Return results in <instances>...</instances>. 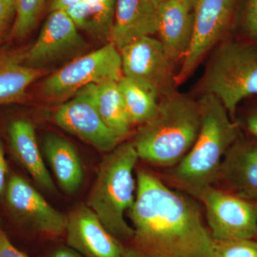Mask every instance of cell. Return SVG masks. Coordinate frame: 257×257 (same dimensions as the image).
<instances>
[{
    "label": "cell",
    "instance_id": "obj_1",
    "mask_svg": "<svg viewBox=\"0 0 257 257\" xmlns=\"http://www.w3.org/2000/svg\"><path fill=\"white\" fill-rule=\"evenodd\" d=\"M127 214L138 257L210 256L214 239L197 204L147 171H139Z\"/></svg>",
    "mask_w": 257,
    "mask_h": 257
},
{
    "label": "cell",
    "instance_id": "obj_2",
    "mask_svg": "<svg viewBox=\"0 0 257 257\" xmlns=\"http://www.w3.org/2000/svg\"><path fill=\"white\" fill-rule=\"evenodd\" d=\"M199 101L177 92L161 98L155 115L140 125L133 142L140 160L175 167L187 155L200 130Z\"/></svg>",
    "mask_w": 257,
    "mask_h": 257
},
{
    "label": "cell",
    "instance_id": "obj_3",
    "mask_svg": "<svg viewBox=\"0 0 257 257\" xmlns=\"http://www.w3.org/2000/svg\"><path fill=\"white\" fill-rule=\"evenodd\" d=\"M199 102L202 121L197 138L173 170L176 180L192 194L213 186L225 155L240 138L239 125L218 98L203 94Z\"/></svg>",
    "mask_w": 257,
    "mask_h": 257
},
{
    "label": "cell",
    "instance_id": "obj_4",
    "mask_svg": "<svg viewBox=\"0 0 257 257\" xmlns=\"http://www.w3.org/2000/svg\"><path fill=\"white\" fill-rule=\"evenodd\" d=\"M140 160L133 142L119 144L101 162L87 207L116 239H133L135 231L125 219L136 197L135 168Z\"/></svg>",
    "mask_w": 257,
    "mask_h": 257
},
{
    "label": "cell",
    "instance_id": "obj_5",
    "mask_svg": "<svg viewBox=\"0 0 257 257\" xmlns=\"http://www.w3.org/2000/svg\"><path fill=\"white\" fill-rule=\"evenodd\" d=\"M202 85L204 94L218 98L234 119L239 103L257 95V46L221 42L214 49Z\"/></svg>",
    "mask_w": 257,
    "mask_h": 257
},
{
    "label": "cell",
    "instance_id": "obj_6",
    "mask_svg": "<svg viewBox=\"0 0 257 257\" xmlns=\"http://www.w3.org/2000/svg\"><path fill=\"white\" fill-rule=\"evenodd\" d=\"M122 77L119 49L109 42L51 74L42 83V92L49 99H62L89 84L119 82Z\"/></svg>",
    "mask_w": 257,
    "mask_h": 257
},
{
    "label": "cell",
    "instance_id": "obj_7",
    "mask_svg": "<svg viewBox=\"0 0 257 257\" xmlns=\"http://www.w3.org/2000/svg\"><path fill=\"white\" fill-rule=\"evenodd\" d=\"M194 194L204 204L215 241L253 239L257 236V204L210 186Z\"/></svg>",
    "mask_w": 257,
    "mask_h": 257
},
{
    "label": "cell",
    "instance_id": "obj_8",
    "mask_svg": "<svg viewBox=\"0 0 257 257\" xmlns=\"http://www.w3.org/2000/svg\"><path fill=\"white\" fill-rule=\"evenodd\" d=\"M123 77L148 86L160 98L177 92L175 62L159 39L140 37L119 50Z\"/></svg>",
    "mask_w": 257,
    "mask_h": 257
},
{
    "label": "cell",
    "instance_id": "obj_9",
    "mask_svg": "<svg viewBox=\"0 0 257 257\" xmlns=\"http://www.w3.org/2000/svg\"><path fill=\"white\" fill-rule=\"evenodd\" d=\"M236 0H198L193 9L194 35L189 52L176 74L177 85L185 82L205 56L222 41L234 16Z\"/></svg>",
    "mask_w": 257,
    "mask_h": 257
},
{
    "label": "cell",
    "instance_id": "obj_10",
    "mask_svg": "<svg viewBox=\"0 0 257 257\" xmlns=\"http://www.w3.org/2000/svg\"><path fill=\"white\" fill-rule=\"evenodd\" d=\"M54 119L57 126L100 152L112 151L122 140L101 119L93 98L92 84L79 89L63 103Z\"/></svg>",
    "mask_w": 257,
    "mask_h": 257
},
{
    "label": "cell",
    "instance_id": "obj_11",
    "mask_svg": "<svg viewBox=\"0 0 257 257\" xmlns=\"http://www.w3.org/2000/svg\"><path fill=\"white\" fill-rule=\"evenodd\" d=\"M88 45L64 10L51 12L36 41L25 50L24 64L43 69L54 62L84 55Z\"/></svg>",
    "mask_w": 257,
    "mask_h": 257
},
{
    "label": "cell",
    "instance_id": "obj_12",
    "mask_svg": "<svg viewBox=\"0 0 257 257\" xmlns=\"http://www.w3.org/2000/svg\"><path fill=\"white\" fill-rule=\"evenodd\" d=\"M6 201L17 219L33 231L55 236L65 233L67 216L20 176L13 175L8 180Z\"/></svg>",
    "mask_w": 257,
    "mask_h": 257
},
{
    "label": "cell",
    "instance_id": "obj_13",
    "mask_svg": "<svg viewBox=\"0 0 257 257\" xmlns=\"http://www.w3.org/2000/svg\"><path fill=\"white\" fill-rule=\"evenodd\" d=\"M67 243L84 257H138L135 250L116 239L87 206L67 216Z\"/></svg>",
    "mask_w": 257,
    "mask_h": 257
},
{
    "label": "cell",
    "instance_id": "obj_14",
    "mask_svg": "<svg viewBox=\"0 0 257 257\" xmlns=\"http://www.w3.org/2000/svg\"><path fill=\"white\" fill-rule=\"evenodd\" d=\"M218 179L232 194L257 204V143L238 139L225 155Z\"/></svg>",
    "mask_w": 257,
    "mask_h": 257
},
{
    "label": "cell",
    "instance_id": "obj_15",
    "mask_svg": "<svg viewBox=\"0 0 257 257\" xmlns=\"http://www.w3.org/2000/svg\"><path fill=\"white\" fill-rule=\"evenodd\" d=\"M194 18L193 10L182 0H167L158 5L159 40L175 63L183 61L192 45Z\"/></svg>",
    "mask_w": 257,
    "mask_h": 257
},
{
    "label": "cell",
    "instance_id": "obj_16",
    "mask_svg": "<svg viewBox=\"0 0 257 257\" xmlns=\"http://www.w3.org/2000/svg\"><path fill=\"white\" fill-rule=\"evenodd\" d=\"M158 5L155 0H116L109 42L119 50L140 37L157 34Z\"/></svg>",
    "mask_w": 257,
    "mask_h": 257
},
{
    "label": "cell",
    "instance_id": "obj_17",
    "mask_svg": "<svg viewBox=\"0 0 257 257\" xmlns=\"http://www.w3.org/2000/svg\"><path fill=\"white\" fill-rule=\"evenodd\" d=\"M8 136L15 156L34 180L47 192H55V185L39 148L33 124L28 120H15L8 126Z\"/></svg>",
    "mask_w": 257,
    "mask_h": 257
},
{
    "label": "cell",
    "instance_id": "obj_18",
    "mask_svg": "<svg viewBox=\"0 0 257 257\" xmlns=\"http://www.w3.org/2000/svg\"><path fill=\"white\" fill-rule=\"evenodd\" d=\"M25 50L0 51V106L23 103L28 88L45 74L24 64Z\"/></svg>",
    "mask_w": 257,
    "mask_h": 257
},
{
    "label": "cell",
    "instance_id": "obj_19",
    "mask_svg": "<svg viewBox=\"0 0 257 257\" xmlns=\"http://www.w3.org/2000/svg\"><path fill=\"white\" fill-rule=\"evenodd\" d=\"M43 152L61 188L69 194L77 192L84 179V169L73 145L60 135L50 134L44 140Z\"/></svg>",
    "mask_w": 257,
    "mask_h": 257
},
{
    "label": "cell",
    "instance_id": "obj_20",
    "mask_svg": "<svg viewBox=\"0 0 257 257\" xmlns=\"http://www.w3.org/2000/svg\"><path fill=\"white\" fill-rule=\"evenodd\" d=\"M92 89L94 103L101 119L113 133L123 140L130 133L133 125L118 82L92 84Z\"/></svg>",
    "mask_w": 257,
    "mask_h": 257
},
{
    "label": "cell",
    "instance_id": "obj_21",
    "mask_svg": "<svg viewBox=\"0 0 257 257\" xmlns=\"http://www.w3.org/2000/svg\"><path fill=\"white\" fill-rule=\"evenodd\" d=\"M132 125H142L155 115L160 98L143 83L122 77L118 82Z\"/></svg>",
    "mask_w": 257,
    "mask_h": 257
},
{
    "label": "cell",
    "instance_id": "obj_22",
    "mask_svg": "<svg viewBox=\"0 0 257 257\" xmlns=\"http://www.w3.org/2000/svg\"><path fill=\"white\" fill-rule=\"evenodd\" d=\"M48 0H16V18L10 38L22 40L36 27Z\"/></svg>",
    "mask_w": 257,
    "mask_h": 257
},
{
    "label": "cell",
    "instance_id": "obj_23",
    "mask_svg": "<svg viewBox=\"0 0 257 257\" xmlns=\"http://www.w3.org/2000/svg\"><path fill=\"white\" fill-rule=\"evenodd\" d=\"M209 257H257V241L254 239L214 240Z\"/></svg>",
    "mask_w": 257,
    "mask_h": 257
},
{
    "label": "cell",
    "instance_id": "obj_24",
    "mask_svg": "<svg viewBox=\"0 0 257 257\" xmlns=\"http://www.w3.org/2000/svg\"><path fill=\"white\" fill-rule=\"evenodd\" d=\"M16 18V0H0V42L9 37Z\"/></svg>",
    "mask_w": 257,
    "mask_h": 257
},
{
    "label": "cell",
    "instance_id": "obj_25",
    "mask_svg": "<svg viewBox=\"0 0 257 257\" xmlns=\"http://www.w3.org/2000/svg\"><path fill=\"white\" fill-rule=\"evenodd\" d=\"M243 27L246 35L257 42V0H246Z\"/></svg>",
    "mask_w": 257,
    "mask_h": 257
},
{
    "label": "cell",
    "instance_id": "obj_26",
    "mask_svg": "<svg viewBox=\"0 0 257 257\" xmlns=\"http://www.w3.org/2000/svg\"><path fill=\"white\" fill-rule=\"evenodd\" d=\"M0 257H30L15 247L0 228Z\"/></svg>",
    "mask_w": 257,
    "mask_h": 257
},
{
    "label": "cell",
    "instance_id": "obj_27",
    "mask_svg": "<svg viewBox=\"0 0 257 257\" xmlns=\"http://www.w3.org/2000/svg\"><path fill=\"white\" fill-rule=\"evenodd\" d=\"M8 172V165L5 158L4 146L0 140V196L6 189V179Z\"/></svg>",
    "mask_w": 257,
    "mask_h": 257
},
{
    "label": "cell",
    "instance_id": "obj_28",
    "mask_svg": "<svg viewBox=\"0 0 257 257\" xmlns=\"http://www.w3.org/2000/svg\"><path fill=\"white\" fill-rule=\"evenodd\" d=\"M245 126L252 136L257 140V106L250 111L245 119Z\"/></svg>",
    "mask_w": 257,
    "mask_h": 257
},
{
    "label": "cell",
    "instance_id": "obj_29",
    "mask_svg": "<svg viewBox=\"0 0 257 257\" xmlns=\"http://www.w3.org/2000/svg\"><path fill=\"white\" fill-rule=\"evenodd\" d=\"M79 0H48L47 2V10L51 12L56 10H65L70 5L77 3Z\"/></svg>",
    "mask_w": 257,
    "mask_h": 257
},
{
    "label": "cell",
    "instance_id": "obj_30",
    "mask_svg": "<svg viewBox=\"0 0 257 257\" xmlns=\"http://www.w3.org/2000/svg\"><path fill=\"white\" fill-rule=\"evenodd\" d=\"M50 257H84L77 250L70 246H62L57 248Z\"/></svg>",
    "mask_w": 257,
    "mask_h": 257
},
{
    "label": "cell",
    "instance_id": "obj_31",
    "mask_svg": "<svg viewBox=\"0 0 257 257\" xmlns=\"http://www.w3.org/2000/svg\"><path fill=\"white\" fill-rule=\"evenodd\" d=\"M182 1L183 2L189 9L193 10L194 5L197 3L198 0H182Z\"/></svg>",
    "mask_w": 257,
    "mask_h": 257
},
{
    "label": "cell",
    "instance_id": "obj_32",
    "mask_svg": "<svg viewBox=\"0 0 257 257\" xmlns=\"http://www.w3.org/2000/svg\"><path fill=\"white\" fill-rule=\"evenodd\" d=\"M155 1L159 5L160 3H163V2L167 1V0H155Z\"/></svg>",
    "mask_w": 257,
    "mask_h": 257
}]
</instances>
